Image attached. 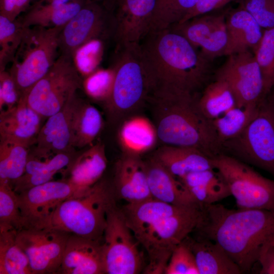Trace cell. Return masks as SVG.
I'll return each mask as SVG.
<instances>
[{"label": "cell", "instance_id": "cell-47", "mask_svg": "<svg viewBox=\"0 0 274 274\" xmlns=\"http://www.w3.org/2000/svg\"><path fill=\"white\" fill-rule=\"evenodd\" d=\"M116 0H106L105 4L109 8H111Z\"/></svg>", "mask_w": 274, "mask_h": 274}, {"label": "cell", "instance_id": "cell-20", "mask_svg": "<svg viewBox=\"0 0 274 274\" xmlns=\"http://www.w3.org/2000/svg\"><path fill=\"white\" fill-rule=\"evenodd\" d=\"M113 187L116 196L127 203L138 202L152 198L145 161L141 156L123 153L116 164Z\"/></svg>", "mask_w": 274, "mask_h": 274}, {"label": "cell", "instance_id": "cell-21", "mask_svg": "<svg viewBox=\"0 0 274 274\" xmlns=\"http://www.w3.org/2000/svg\"><path fill=\"white\" fill-rule=\"evenodd\" d=\"M57 274H105L101 242L71 234Z\"/></svg>", "mask_w": 274, "mask_h": 274}, {"label": "cell", "instance_id": "cell-38", "mask_svg": "<svg viewBox=\"0 0 274 274\" xmlns=\"http://www.w3.org/2000/svg\"><path fill=\"white\" fill-rule=\"evenodd\" d=\"M254 54L262 74L266 97L274 86V27L263 32Z\"/></svg>", "mask_w": 274, "mask_h": 274}, {"label": "cell", "instance_id": "cell-4", "mask_svg": "<svg viewBox=\"0 0 274 274\" xmlns=\"http://www.w3.org/2000/svg\"><path fill=\"white\" fill-rule=\"evenodd\" d=\"M140 47L153 89L166 87L194 94L208 77L211 61L170 28L149 32Z\"/></svg>", "mask_w": 274, "mask_h": 274}, {"label": "cell", "instance_id": "cell-46", "mask_svg": "<svg viewBox=\"0 0 274 274\" xmlns=\"http://www.w3.org/2000/svg\"><path fill=\"white\" fill-rule=\"evenodd\" d=\"M261 265L260 274H274V243L262 251L258 259Z\"/></svg>", "mask_w": 274, "mask_h": 274}, {"label": "cell", "instance_id": "cell-19", "mask_svg": "<svg viewBox=\"0 0 274 274\" xmlns=\"http://www.w3.org/2000/svg\"><path fill=\"white\" fill-rule=\"evenodd\" d=\"M43 118L21 96L15 106L1 112V141L19 143L29 148L36 142Z\"/></svg>", "mask_w": 274, "mask_h": 274}, {"label": "cell", "instance_id": "cell-41", "mask_svg": "<svg viewBox=\"0 0 274 274\" xmlns=\"http://www.w3.org/2000/svg\"><path fill=\"white\" fill-rule=\"evenodd\" d=\"M165 274H199L195 258L185 239L174 249Z\"/></svg>", "mask_w": 274, "mask_h": 274}, {"label": "cell", "instance_id": "cell-43", "mask_svg": "<svg viewBox=\"0 0 274 274\" xmlns=\"http://www.w3.org/2000/svg\"><path fill=\"white\" fill-rule=\"evenodd\" d=\"M21 97L16 85L6 70L0 71L1 112L15 106Z\"/></svg>", "mask_w": 274, "mask_h": 274}, {"label": "cell", "instance_id": "cell-33", "mask_svg": "<svg viewBox=\"0 0 274 274\" xmlns=\"http://www.w3.org/2000/svg\"><path fill=\"white\" fill-rule=\"evenodd\" d=\"M17 231L0 228V274H33L27 257L16 242Z\"/></svg>", "mask_w": 274, "mask_h": 274}, {"label": "cell", "instance_id": "cell-26", "mask_svg": "<svg viewBox=\"0 0 274 274\" xmlns=\"http://www.w3.org/2000/svg\"><path fill=\"white\" fill-rule=\"evenodd\" d=\"M153 156L178 179L193 172L214 168L212 157L192 147L163 145Z\"/></svg>", "mask_w": 274, "mask_h": 274}, {"label": "cell", "instance_id": "cell-10", "mask_svg": "<svg viewBox=\"0 0 274 274\" xmlns=\"http://www.w3.org/2000/svg\"><path fill=\"white\" fill-rule=\"evenodd\" d=\"M222 146L274 176V98L266 97L244 130Z\"/></svg>", "mask_w": 274, "mask_h": 274}, {"label": "cell", "instance_id": "cell-44", "mask_svg": "<svg viewBox=\"0 0 274 274\" xmlns=\"http://www.w3.org/2000/svg\"><path fill=\"white\" fill-rule=\"evenodd\" d=\"M32 0H0V15L14 20L29 8Z\"/></svg>", "mask_w": 274, "mask_h": 274}, {"label": "cell", "instance_id": "cell-7", "mask_svg": "<svg viewBox=\"0 0 274 274\" xmlns=\"http://www.w3.org/2000/svg\"><path fill=\"white\" fill-rule=\"evenodd\" d=\"M62 27H24L21 43L8 71L21 97L47 74L59 56V36Z\"/></svg>", "mask_w": 274, "mask_h": 274}, {"label": "cell", "instance_id": "cell-12", "mask_svg": "<svg viewBox=\"0 0 274 274\" xmlns=\"http://www.w3.org/2000/svg\"><path fill=\"white\" fill-rule=\"evenodd\" d=\"M112 37L111 12L103 3L88 1L60 31L59 54L73 59L75 52L87 43Z\"/></svg>", "mask_w": 274, "mask_h": 274}, {"label": "cell", "instance_id": "cell-5", "mask_svg": "<svg viewBox=\"0 0 274 274\" xmlns=\"http://www.w3.org/2000/svg\"><path fill=\"white\" fill-rule=\"evenodd\" d=\"M113 187L100 180L83 194L61 202L40 228L56 229L101 242L109 210L116 203Z\"/></svg>", "mask_w": 274, "mask_h": 274}, {"label": "cell", "instance_id": "cell-34", "mask_svg": "<svg viewBox=\"0 0 274 274\" xmlns=\"http://www.w3.org/2000/svg\"><path fill=\"white\" fill-rule=\"evenodd\" d=\"M28 148L15 142H0V182L12 184L24 173Z\"/></svg>", "mask_w": 274, "mask_h": 274}, {"label": "cell", "instance_id": "cell-28", "mask_svg": "<svg viewBox=\"0 0 274 274\" xmlns=\"http://www.w3.org/2000/svg\"><path fill=\"white\" fill-rule=\"evenodd\" d=\"M118 140L123 153L141 156L154 147L158 138L153 121L143 116L134 115L122 122Z\"/></svg>", "mask_w": 274, "mask_h": 274}, {"label": "cell", "instance_id": "cell-9", "mask_svg": "<svg viewBox=\"0 0 274 274\" xmlns=\"http://www.w3.org/2000/svg\"><path fill=\"white\" fill-rule=\"evenodd\" d=\"M83 80L71 57L59 54L47 74L23 96L43 118L59 112L82 87Z\"/></svg>", "mask_w": 274, "mask_h": 274}, {"label": "cell", "instance_id": "cell-1", "mask_svg": "<svg viewBox=\"0 0 274 274\" xmlns=\"http://www.w3.org/2000/svg\"><path fill=\"white\" fill-rule=\"evenodd\" d=\"M126 223L146 250L147 274L164 273L176 247L193 232L202 221V206L184 207L153 198L127 203L121 208Z\"/></svg>", "mask_w": 274, "mask_h": 274}, {"label": "cell", "instance_id": "cell-42", "mask_svg": "<svg viewBox=\"0 0 274 274\" xmlns=\"http://www.w3.org/2000/svg\"><path fill=\"white\" fill-rule=\"evenodd\" d=\"M238 3L262 28L274 27V0H239Z\"/></svg>", "mask_w": 274, "mask_h": 274}, {"label": "cell", "instance_id": "cell-40", "mask_svg": "<svg viewBox=\"0 0 274 274\" xmlns=\"http://www.w3.org/2000/svg\"><path fill=\"white\" fill-rule=\"evenodd\" d=\"M115 72L112 66L108 69L98 68L82 81V87L91 99L106 102L110 96Z\"/></svg>", "mask_w": 274, "mask_h": 274}, {"label": "cell", "instance_id": "cell-15", "mask_svg": "<svg viewBox=\"0 0 274 274\" xmlns=\"http://www.w3.org/2000/svg\"><path fill=\"white\" fill-rule=\"evenodd\" d=\"M75 194L67 179L52 180L17 193L24 227H41L61 202Z\"/></svg>", "mask_w": 274, "mask_h": 274}, {"label": "cell", "instance_id": "cell-36", "mask_svg": "<svg viewBox=\"0 0 274 274\" xmlns=\"http://www.w3.org/2000/svg\"><path fill=\"white\" fill-rule=\"evenodd\" d=\"M258 106L241 108L236 106L221 116L211 121L221 146L225 142L235 138L244 130L256 114Z\"/></svg>", "mask_w": 274, "mask_h": 274}, {"label": "cell", "instance_id": "cell-29", "mask_svg": "<svg viewBox=\"0 0 274 274\" xmlns=\"http://www.w3.org/2000/svg\"><path fill=\"white\" fill-rule=\"evenodd\" d=\"M185 240L194 255L199 274L243 273L237 264L217 243L190 235Z\"/></svg>", "mask_w": 274, "mask_h": 274}, {"label": "cell", "instance_id": "cell-39", "mask_svg": "<svg viewBox=\"0 0 274 274\" xmlns=\"http://www.w3.org/2000/svg\"><path fill=\"white\" fill-rule=\"evenodd\" d=\"M24 227L17 193L9 183L0 182V228L19 230Z\"/></svg>", "mask_w": 274, "mask_h": 274}, {"label": "cell", "instance_id": "cell-35", "mask_svg": "<svg viewBox=\"0 0 274 274\" xmlns=\"http://www.w3.org/2000/svg\"><path fill=\"white\" fill-rule=\"evenodd\" d=\"M198 0H156L149 32L169 28L179 23Z\"/></svg>", "mask_w": 274, "mask_h": 274}, {"label": "cell", "instance_id": "cell-45", "mask_svg": "<svg viewBox=\"0 0 274 274\" xmlns=\"http://www.w3.org/2000/svg\"><path fill=\"white\" fill-rule=\"evenodd\" d=\"M231 0H198L192 10L179 23H183L194 17L207 14L219 9Z\"/></svg>", "mask_w": 274, "mask_h": 274}, {"label": "cell", "instance_id": "cell-16", "mask_svg": "<svg viewBox=\"0 0 274 274\" xmlns=\"http://www.w3.org/2000/svg\"><path fill=\"white\" fill-rule=\"evenodd\" d=\"M156 0H116L110 9L117 48L140 44L149 31Z\"/></svg>", "mask_w": 274, "mask_h": 274}, {"label": "cell", "instance_id": "cell-27", "mask_svg": "<svg viewBox=\"0 0 274 274\" xmlns=\"http://www.w3.org/2000/svg\"><path fill=\"white\" fill-rule=\"evenodd\" d=\"M49 157L38 156L29 153L24 173L12 185L16 193L53 180L57 173L63 169L66 171L76 156L70 152Z\"/></svg>", "mask_w": 274, "mask_h": 274}, {"label": "cell", "instance_id": "cell-13", "mask_svg": "<svg viewBox=\"0 0 274 274\" xmlns=\"http://www.w3.org/2000/svg\"><path fill=\"white\" fill-rule=\"evenodd\" d=\"M71 234L50 228L24 227L17 230L16 242L33 274H57Z\"/></svg>", "mask_w": 274, "mask_h": 274}, {"label": "cell", "instance_id": "cell-25", "mask_svg": "<svg viewBox=\"0 0 274 274\" xmlns=\"http://www.w3.org/2000/svg\"><path fill=\"white\" fill-rule=\"evenodd\" d=\"M227 45L224 55L252 51L254 53L262 39V27L246 10L239 7L226 16Z\"/></svg>", "mask_w": 274, "mask_h": 274}, {"label": "cell", "instance_id": "cell-32", "mask_svg": "<svg viewBox=\"0 0 274 274\" xmlns=\"http://www.w3.org/2000/svg\"><path fill=\"white\" fill-rule=\"evenodd\" d=\"M197 102L202 114L211 121L236 106L229 85L218 78L206 87Z\"/></svg>", "mask_w": 274, "mask_h": 274}, {"label": "cell", "instance_id": "cell-2", "mask_svg": "<svg viewBox=\"0 0 274 274\" xmlns=\"http://www.w3.org/2000/svg\"><path fill=\"white\" fill-rule=\"evenodd\" d=\"M203 210L196 237L219 244L242 273L250 272L262 250L274 243V210H232L218 203Z\"/></svg>", "mask_w": 274, "mask_h": 274}, {"label": "cell", "instance_id": "cell-18", "mask_svg": "<svg viewBox=\"0 0 274 274\" xmlns=\"http://www.w3.org/2000/svg\"><path fill=\"white\" fill-rule=\"evenodd\" d=\"M77 93L59 112L47 118L38 133L32 154L42 157L73 152L72 123Z\"/></svg>", "mask_w": 274, "mask_h": 274}, {"label": "cell", "instance_id": "cell-37", "mask_svg": "<svg viewBox=\"0 0 274 274\" xmlns=\"http://www.w3.org/2000/svg\"><path fill=\"white\" fill-rule=\"evenodd\" d=\"M23 27L17 19L12 20L0 15V71L13 61L21 43Z\"/></svg>", "mask_w": 274, "mask_h": 274}, {"label": "cell", "instance_id": "cell-17", "mask_svg": "<svg viewBox=\"0 0 274 274\" xmlns=\"http://www.w3.org/2000/svg\"><path fill=\"white\" fill-rule=\"evenodd\" d=\"M169 28L183 36L210 61L224 55L228 38L224 13L203 14Z\"/></svg>", "mask_w": 274, "mask_h": 274}, {"label": "cell", "instance_id": "cell-30", "mask_svg": "<svg viewBox=\"0 0 274 274\" xmlns=\"http://www.w3.org/2000/svg\"><path fill=\"white\" fill-rule=\"evenodd\" d=\"M179 179L202 207L231 195L225 180L215 168L193 172Z\"/></svg>", "mask_w": 274, "mask_h": 274}, {"label": "cell", "instance_id": "cell-6", "mask_svg": "<svg viewBox=\"0 0 274 274\" xmlns=\"http://www.w3.org/2000/svg\"><path fill=\"white\" fill-rule=\"evenodd\" d=\"M117 59L113 66L115 72L114 82L110 96L105 102L108 114L114 122L124 120L126 117L147 102L153 89L140 44L124 45L117 48Z\"/></svg>", "mask_w": 274, "mask_h": 274}, {"label": "cell", "instance_id": "cell-48", "mask_svg": "<svg viewBox=\"0 0 274 274\" xmlns=\"http://www.w3.org/2000/svg\"><path fill=\"white\" fill-rule=\"evenodd\" d=\"M91 2H101L103 3L105 0H87Z\"/></svg>", "mask_w": 274, "mask_h": 274}, {"label": "cell", "instance_id": "cell-31", "mask_svg": "<svg viewBox=\"0 0 274 274\" xmlns=\"http://www.w3.org/2000/svg\"><path fill=\"white\" fill-rule=\"evenodd\" d=\"M103 124L99 111L90 102L77 96L72 123L73 148L92 146L99 134Z\"/></svg>", "mask_w": 274, "mask_h": 274}, {"label": "cell", "instance_id": "cell-3", "mask_svg": "<svg viewBox=\"0 0 274 274\" xmlns=\"http://www.w3.org/2000/svg\"><path fill=\"white\" fill-rule=\"evenodd\" d=\"M147 102L164 145L195 148L211 157L219 154L222 146L212 123L200 111L193 93L157 87Z\"/></svg>", "mask_w": 274, "mask_h": 274}, {"label": "cell", "instance_id": "cell-8", "mask_svg": "<svg viewBox=\"0 0 274 274\" xmlns=\"http://www.w3.org/2000/svg\"><path fill=\"white\" fill-rule=\"evenodd\" d=\"M214 167L226 183L240 209L274 210V180L268 179L237 158L219 154Z\"/></svg>", "mask_w": 274, "mask_h": 274}, {"label": "cell", "instance_id": "cell-24", "mask_svg": "<svg viewBox=\"0 0 274 274\" xmlns=\"http://www.w3.org/2000/svg\"><path fill=\"white\" fill-rule=\"evenodd\" d=\"M107 163L105 145L100 142L74 158L66 172L75 196L83 194L101 179Z\"/></svg>", "mask_w": 274, "mask_h": 274}, {"label": "cell", "instance_id": "cell-14", "mask_svg": "<svg viewBox=\"0 0 274 274\" xmlns=\"http://www.w3.org/2000/svg\"><path fill=\"white\" fill-rule=\"evenodd\" d=\"M216 78L228 84L238 107H257L266 97L262 74L252 51L228 56Z\"/></svg>", "mask_w": 274, "mask_h": 274}, {"label": "cell", "instance_id": "cell-23", "mask_svg": "<svg viewBox=\"0 0 274 274\" xmlns=\"http://www.w3.org/2000/svg\"><path fill=\"white\" fill-rule=\"evenodd\" d=\"M87 0H38L17 19L23 27H63L86 4Z\"/></svg>", "mask_w": 274, "mask_h": 274}, {"label": "cell", "instance_id": "cell-11", "mask_svg": "<svg viewBox=\"0 0 274 274\" xmlns=\"http://www.w3.org/2000/svg\"><path fill=\"white\" fill-rule=\"evenodd\" d=\"M140 244L128 227L121 208L109 210L101 241L105 273L137 274L144 269Z\"/></svg>", "mask_w": 274, "mask_h": 274}, {"label": "cell", "instance_id": "cell-22", "mask_svg": "<svg viewBox=\"0 0 274 274\" xmlns=\"http://www.w3.org/2000/svg\"><path fill=\"white\" fill-rule=\"evenodd\" d=\"M145 163L152 198L179 206H202L180 180L153 156L145 161Z\"/></svg>", "mask_w": 274, "mask_h": 274}]
</instances>
